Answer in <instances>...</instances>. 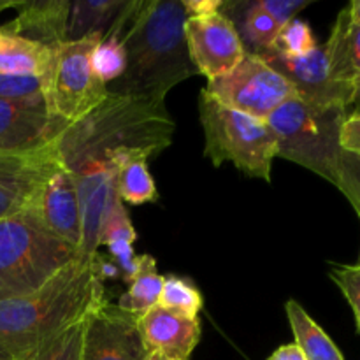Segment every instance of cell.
Segmentation results:
<instances>
[{
  "label": "cell",
  "instance_id": "obj_17",
  "mask_svg": "<svg viewBox=\"0 0 360 360\" xmlns=\"http://www.w3.org/2000/svg\"><path fill=\"white\" fill-rule=\"evenodd\" d=\"M323 48L334 79L352 86L355 77L360 76V23L352 20L348 7L338 14L333 34Z\"/></svg>",
  "mask_w": 360,
  "mask_h": 360
},
{
  "label": "cell",
  "instance_id": "obj_37",
  "mask_svg": "<svg viewBox=\"0 0 360 360\" xmlns=\"http://www.w3.org/2000/svg\"><path fill=\"white\" fill-rule=\"evenodd\" d=\"M348 11H350V16L354 21H359L360 23V0H355L348 6Z\"/></svg>",
  "mask_w": 360,
  "mask_h": 360
},
{
  "label": "cell",
  "instance_id": "obj_14",
  "mask_svg": "<svg viewBox=\"0 0 360 360\" xmlns=\"http://www.w3.org/2000/svg\"><path fill=\"white\" fill-rule=\"evenodd\" d=\"M141 336L148 352L164 355L169 360H190L200 341V322L197 316H186L155 306L137 320Z\"/></svg>",
  "mask_w": 360,
  "mask_h": 360
},
{
  "label": "cell",
  "instance_id": "obj_4",
  "mask_svg": "<svg viewBox=\"0 0 360 360\" xmlns=\"http://www.w3.org/2000/svg\"><path fill=\"white\" fill-rule=\"evenodd\" d=\"M79 250L53 234L35 210L0 220V299L39 290Z\"/></svg>",
  "mask_w": 360,
  "mask_h": 360
},
{
  "label": "cell",
  "instance_id": "obj_32",
  "mask_svg": "<svg viewBox=\"0 0 360 360\" xmlns=\"http://www.w3.org/2000/svg\"><path fill=\"white\" fill-rule=\"evenodd\" d=\"M311 4V0H259V6L283 27L295 20V14Z\"/></svg>",
  "mask_w": 360,
  "mask_h": 360
},
{
  "label": "cell",
  "instance_id": "obj_5",
  "mask_svg": "<svg viewBox=\"0 0 360 360\" xmlns=\"http://www.w3.org/2000/svg\"><path fill=\"white\" fill-rule=\"evenodd\" d=\"M343 108L315 105L297 95L267 116L278 157L295 162L336 185L341 148Z\"/></svg>",
  "mask_w": 360,
  "mask_h": 360
},
{
  "label": "cell",
  "instance_id": "obj_36",
  "mask_svg": "<svg viewBox=\"0 0 360 360\" xmlns=\"http://www.w3.org/2000/svg\"><path fill=\"white\" fill-rule=\"evenodd\" d=\"M269 360H308L306 355L302 354L301 348L295 343L292 345H283L278 350H274V354L271 355Z\"/></svg>",
  "mask_w": 360,
  "mask_h": 360
},
{
  "label": "cell",
  "instance_id": "obj_16",
  "mask_svg": "<svg viewBox=\"0 0 360 360\" xmlns=\"http://www.w3.org/2000/svg\"><path fill=\"white\" fill-rule=\"evenodd\" d=\"M16 7L20 9L16 18L0 28L4 34L39 42L53 51L65 44L67 32H69L70 2L37 0V2H20Z\"/></svg>",
  "mask_w": 360,
  "mask_h": 360
},
{
  "label": "cell",
  "instance_id": "obj_11",
  "mask_svg": "<svg viewBox=\"0 0 360 360\" xmlns=\"http://www.w3.org/2000/svg\"><path fill=\"white\" fill-rule=\"evenodd\" d=\"M259 56L294 86L302 101L329 108L345 109L347 105L352 86L334 79L323 46H316L302 56H283L273 51H264Z\"/></svg>",
  "mask_w": 360,
  "mask_h": 360
},
{
  "label": "cell",
  "instance_id": "obj_33",
  "mask_svg": "<svg viewBox=\"0 0 360 360\" xmlns=\"http://www.w3.org/2000/svg\"><path fill=\"white\" fill-rule=\"evenodd\" d=\"M341 148L360 155V118L345 120L341 127Z\"/></svg>",
  "mask_w": 360,
  "mask_h": 360
},
{
  "label": "cell",
  "instance_id": "obj_7",
  "mask_svg": "<svg viewBox=\"0 0 360 360\" xmlns=\"http://www.w3.org/2000/svg\"><path fill=\"white\" fill-rule=\"evenodd\" d=\"M102 35L67 41L53 51L51 63L42 77V95L49 115L72 125L94 111L109 95L91 65V55Z\"/></svg>",
  "mask_w": 360,
  "mask_h": 360
},
{
  "label": "cell",
  "instance_id": "obj_30",
  "mask_svg": "<svg viewBox=\"0 0 360 360\" xmlns=\"http://www.w3.org/2000/svg\"><path fill=\"white\" fill-rule=\"evenodd\" d=\"M44 98L42 77L0 74V101H32Z\"/></svg>",
  "mask_w": 360,
  "mask_h": 360
},
{
  "label": "cell",
  "instance_id": "obj_23",
  "mask_svg": "<svg viewBox=\"0 0 360 360\" xmlns=\"http://www.w3.org/2000/svg\"><path fill=\"white\" fill-rule=\"evenodd\" d=\"M241 7L243 13H239L241 16L232 23L238 28L243 44H248L252 48V51L248 53H253V55L269 51L280 34L281 25L271 14H267L259 6V2L241 4Z\"/></svg>",
  "mask_w": 360,
  "mask_h": 360
},
{
  "label": "cell",
  "instance_id": "obj_26",
  "mask_svg": "<svg viewBox=\"0 0 360 360\" xmlns=\"http://www.w3.org/2000/svg\"><path fill=\"white\" fill-rule=\"evenodd\" d=\"M88 316L72 323L69 329L53 338L49 343H46L34 357L28 360H83V345Z\"/></svg>",
  "mask_w": 360,
  "mask_h": 360
},
{
  "label": "cell",
  "instance_id": "obj_29",
  "mask_svg": "<svg viewBox=\"0 0 360 360\" xmlns=\"http://www.w3.org/2000/svg\"><path fill=\"white\" fill-rule=\"evenodd\" d=\"M336 186L350 200L352 207L360 218V155L341 151L338 164Z\"/></svg>",
  "mask_w": 360,
  "mask_h": 360
},
{
  "label": "cell",
  "instance_id": "obj_15",
  "mask_svg": "<svg viewBox=\"0 0 360 360\" xmlns=\"http://www.w3.org/2000/svg\"><path fill=\"white\" fill-rule=\"evenodd\" d=\"M42 224L69 245L81 246V210L76 181L69 169L60 162L56 171L46 181L34 207Z\"/></svg>",
  "mask_w": 360,
  "mask_h": 360
},
{
  "label": "cell",
  "instance_id": "obj_13",
  "mask_svg": "<svg viewBox=\"0 0 360 360\" xmlns=\"http://www.w3.org/2000/svg\"><path fill=\"white\" fill-rule=\"evenodd\" d=\"M67 127L49 115L44 98L0 101V155L30 153L51 146Z\"/></svg>",
  "mask_w": 360,
  "mask_h": 360
},
{
  "label": "cell",
  "instance_id": "obj_21",
  "mask_svg": "<svg viewBox=\"0 0 360 360\" xmlns=\"http://www.w3.org/2000/svg\"><path fill=\"white\" fill-rule=\"evenodd\" d=\"M162 287H164V276L158 274L153 257L139 255L136 276L130 280L129 290L120 297L116 306L130 315H144L151 308L158 306Z\"/></svg>",
  "mask_w": 360,
  "mask_h": 360
},
{
  "label": "cell",
  "instance_id": "obj_2",
  "mask_svg": "<svg viewBox=\"0 0 360 360\" xmlns=\"http://www.w3.org/2000/svg\"><path fill=\"white\" fill-rule=\"evenodd\" d=\"M183 0H129L108 34L125 46L127 69L109 94L164 102L176 84L197 74L188 55Z\"/></svg>",
  "mask_w": 360,
  "mask_h": 360
},
{
  "label": "cell",
  "instance_id": "obj_34",
  "mask_svg": "<svg viewBox=\"0 0 360 360\" xmlns=\"http://www.w3.org/2000/svg\"><path fill=\"white\" fill-rule=\"evenodd\" d=\"M183 6L188 16H200L224 9V2L220 0H183Z\"/></svg>",
  "mask_w": 360,
  "mask_h": 360
},
{
  "label": "cell",
  "instance_id": "obj_40",
  "mask_svg": "<svg viewBox=\"0 0 360 360\" xmlns=\"http://www.w3.org/2000/svg\"><path fill=\"white\" fill-rule=\"evenodd\" d=\"M18 2H0V11L6 9V7H16Z\"/></svg>",
  "mask_w": 360,
  "mask_h": 360
},
{
  "label": "cell",
  "instance_id": "obj_24",
  "mask_svg": "<svg viewBox=\"0 0 360 360\" xmlns=\"http://www.w3.org/2000/svg\"><path fill=\"white\" fill-rule=\"evenodd\" d=\"M202 294L195 285L174 274L164 276V287H162L158 306L186 316H197L202 309Z\"/></svg>",
  "mask_w": 360,
  "mask_h": 360
},
{
  "label": "cell",
  "instance_id": "obj_12",
  "mask_svg": "<svg viewBox=\"0 0 360 360\" xmlns=\"http://www.w3.org/2000/svg\"><path fill=\"white\" fill-rule=\"evenodd\" d=\"M137 320L108 301L98 306L86 320L83 360H146L150 352Z\"/></svg>",
  "mask_w": 360,
  "mask_h": 360
},
{
  "label": "cell",
  "instance_id": "obj_10",
  "mask_svg": "<svg viewBox=\"0 0 360 360\" xmlns=\"http://www.w3.org/2000/svg\"><path fill=\"white\" fill-rule=\"evenodd\" d=\"M58 165L55 144L30 153L0 155V220L34 210Z\"/></svg>",
  "mask_w": 360,
  "mask_h": 360
},
{
  "label": "cell",
  "instance_id": "obj_38",
  "mask_svg": "<svg viewBox=\"0 0 360 360\" xmlns=\"http://www.w3.org/2000/svg\"><path fill=\"white\" fill-rule=\"evenodd\" d=\"M146 360H169V359H165L164 355H160V354H153V352H151V354L148 355V357H146Z\"/></svg>",
  "mask_w": 360,
  "mask_h": 360
},
{
  "label": "cell",
  "instance_id": "obj_8",
  "mask_svg": "<svg viewBox=\"0 0 360 360\" xmlns=\"http://www.w3.org/2000/svg\"><path fill=\"white\" fill-rule=\"evenodd\" d=\"M204 90L220 104L259 120H267L283 102L297 95L278 70L253 53H246L225 76L207 81Z\"/></svg>",
  "mask_w": 360,
  "mask_h": 360
},
{
  "label": "cell",
  "instance_id": "obj_18",
  "mask_svg": "<svg viewBox=\"0 0 360 360\" xmlns=\"http://www.w3.org/2000/svg\"><path fill=\"white\" fill-rule=\"evenodd\" d=\"M53 49L0 30V74L7 76H44Z\"/></svg>",
  "mask_w": 360,
  "mask_h": 360
},
{
  "label": "cell",
  "instance_id": "obj_3",
  "mask_svg": "<svg viewBox=\"0 0 360 360\" xmlns=\"http://www.w3.org/2000/svg\"><path fill=\"white\" fill-rule=\"evenodd\" d=\"M104 302L101 255L79 253L39 290L0 299V347L13 360H28Z\"/></svg>",
  "mask_w": 360,
  "mask_h": 360
},
{
  "label": "cell",
  "instance_id": "obj_41",
  "mask_svg": "<svg viewBox=\"0 0 360 360\" xmlns=\"http://www.w3.org/2000/svg\"><path fill=\"white\" fill-rule=\"evenodd\" d=\"M359 264H360V259H359Z\"/></svg>",
  "mask_w": 360,
  "mask_h": 360
},
{
  "label": "cell",
  "instance_id": "obj_20",
  "mask_svg": "<svg viewBox=\"0 0 360 360\" xmlns=\"http://www.w3.org/2000/svg\"><path fill=\"white\" fill-rule=\"evenodd\" d=\"M295 345L302 350L308 360H345L341 352L326 334V330L306 313L297 301L290 299L285 306Z\"/></svg>",
  "mask_w": 360,
  "mask_h": 360
},
{
  "label": "cell",
  "instance_id": "obj_6",
  "mask_svg": "<svg viewBox=\"0 0 360 360\" xmlns=\"http://www.w3.org/2000/svg\"><path fill=\"white\" fill-rule=\"evenodd\" d=\"M199 116L206 137V157L217 167L232 162L245 174L271 181L278 146L266 120L227 108L206 90L199 95Z\"/></svg>",
  "mask_w": 360,
  "mask_h": 360
},
{
  "label": "cell",
  "instance_id": "obj_39",
  "mask_svg": "<svg viewBox=\"0 0 360 360\" xmlns=\"http://www.w3.org/2000/svg\"><path fill=\"white\" fill-rule=\"evenodd\" d=\"M0 360H13V357H11V355L7 354L2 347H0Z\"/></svg>",
  "mask_w": 360,
  "mask_h": 360
},
{
  "label": "cell",
  "instance_id": "obj_31",
  "mask_svg": "<svg viewBox=\"0 0 360 360\" xmlns=\"http://www.w3.org/2000/svg\"><path fill=\"white\" fill-rule=\"evenodd\" d=\"M330 278L343 292L345 299L352 306L357 329L360 333V264L357 266H341L330 271Z\"/></svg>",
  "mask_w": 360,
  "mask_h": 360
},
{
  "label": "cell",
  "instance_id": "obj_25",
  "mask_svg": "<svg viewBox=\"0 0 360 360\" xmlns=\"http://www.w3.org/2000/svg\"><path fill=\"white\" fill-rule=\"evenodd\" d=\"M91 65L102 83L111 84L120 79L127 69V53L123 42L115 34H105L95 46Z\"/></svg>",
  "mask_w": 360,
  "mask_h": 360
},
{
  "label": "cell",
  "instance_id": "obj_1",
  "mask_svg": "<svg viewBox=\"0 0 360 360\" xmlns=\"http://www.w3.org/2000/svg\"><path fill=\"white\" fill-rule=\"evenodd\" d=\"M174 122L162 101L109 94L102 104L67 127L55 150L70 172L115 167L134 155L151 158L171 146Z\"/></svg>",
  "mask_w": 360,
  "mask_h": 360
},
{
  "label": "cell",
  "instance_id": "obj_35",
  "mask_svg": "<svg viewBox=\"0 0 360 360\" xmlns=\"http://www.w3.org/2000/svg\"><path fill=\"white\" fill-rule=\"evenodd\" d=\"M345 118H360V76H357L352 83L350 97L345 105Z\"/></svg>",
  "mask_w": 360,
  "mask_h": 360
},
{
  "label": "cell",
  "instance_id": "obj_27",
  "mask_svg": "<svg viewBox=\"0 0 360 360\" xmlns=\"http://www.w3.org/2000/svg\"><path fill=\"white\" fill-rule=\"evenodd\" d=\"M316 41L308 23L301 20H292L283 25L269 51L283 56H302L316 48Z\"/></svg>",
  "mask_w": 360,
  "mask_h": 360
},
{
  "label": "cell",
  "instance_id": "obj_19",
  "mask_svg": "<svg viewBox=\"0 0 360 360\" xmlns=\"http://www.w3.org/2000/svg\"><path fill=\"white\" fill-rule=\"evenodd\" d=\"M127 6H129V0H79V2H70L67 41H79L88 35H102L104 37Z\"/></svg>",
  "mask_w": 360,
  "mask_h": 360
},
{
  "label": "cell",
  "instance_id": "obj_9",
  "mask_svg": "<svg viewBox=\"0 0 360 360\" xmlns=\"http://www.w3.org/2000/svg\"><path fill=\"white\" fill-rule=\"evenodd\" d=\"M185 39L197 74L206 76L207 81L231 72L248 53L238 28L224 9L186 18Z\"/></svg>",
  "mask_w": 360,
  "mask_h": 360
},
{
  "label": "cell",
  "instance_id": "obj_22",
  "mask_svg": "<svg viewBox=\"0 0 360 360\" xmlns=\"http://www.w3.org/2000/svg\"><path fill=\"white\" fill-rule=\"evenodd\" d=\"M148 160L150 158L144 155H134L120 167L116 176V193L122 202L137 206V204L155 202L158 199L155 179L148 169Z\"/></svg>",
  "mask_w": 360,
  "mask_h": 360
},
{
  "label": "cell",
  "instance_id": "obj_28",
  "mask_svg": "<svg viewBox=\"0 0 360 360\" xmlns=\"http://www.w3.org/2000/svg\"><path fill=\"white\" fill-rule=\"evenodd\" d=\"M136 239L137 234L134 231L129 213H127L122 199H118L105 217L104 225H102L101 246L109 248V246L116 245H134Z\"/></svg>",
  "mask_w": 360,
  "mask_h": 360
}]
</instances>
